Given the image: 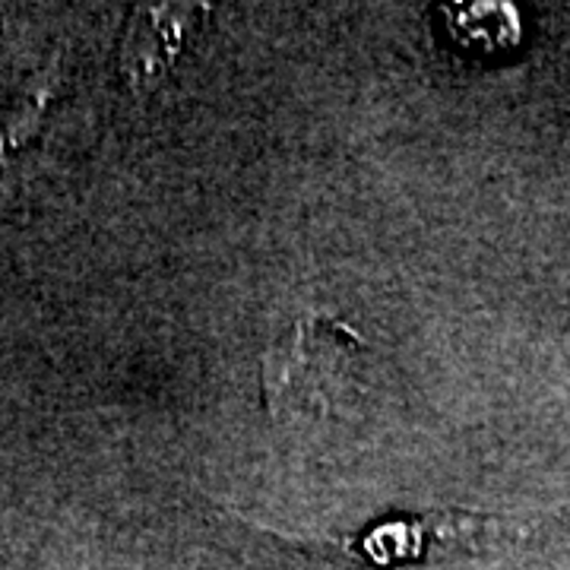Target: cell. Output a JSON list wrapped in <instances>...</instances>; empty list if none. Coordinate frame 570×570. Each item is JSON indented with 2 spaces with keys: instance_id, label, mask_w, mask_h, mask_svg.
I'll return each mask as SVG.
<instances>
[{
  "instance_id": "obj_3",
  "label": "cell",
  "mask_w": 570,
  "mask_h": 570,
  "mask_svg": "<svg viewBox=\"0 0 570 570\" xmlns=\"http://www.w3.org/2000/svg\"><path fill=\"white\" fill-rule=\"evenodd\" d=\"M55 96H58V67L51 63L36 80L26 82L20 96L7 105V111L0 115V175L7 171L10 159L22 146H29L39 134Z\"/></svg>"
},
{
  "instance_id": "obj_2",
  "label": "cell",
  "mask_w": 570,
  "mask_h": 570,
  "mask_svg": "<svg viewBox=\"0 0 570 570\" xmlns=\"http://www.w3.org/2000/svg\"><path fill=\"white\" fill-rule=\"evenodd\" d=\"M206 7L197 3H142L127 22L118 63L130 89L149 92L171 73L175 61L190 48L204 22Z\"/></svg>"
},
{
  "instance_id": "obj_1",
  "label": "cell",
  "mask_w": 570,
  "mask_h": 570,
  "mask_svg": "<svg viewBox=\"0 0 570 570\" xmlns=\"http://www.w3.org/2000/svg\"><path fill=\"white\" fill-rule=\"evenodd\" d=\"M362 336L324 311H307L269 346L261 387L269 419L283 428H314L343 400Z\"/></svg>"
}]
</instances>
